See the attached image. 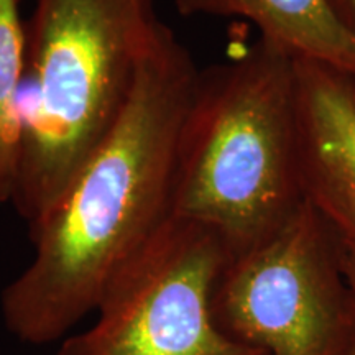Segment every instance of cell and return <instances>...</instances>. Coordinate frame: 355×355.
<instances>
[{"label": "cell", "instance_id": "8992f818", "mask_svg": "<svg viewBox=\"0 0 355 355\" xmlns=\"http://www.w3.org/2000/svg\"><path fill=\"white\" fill-rule=\"evenodd\" d=\"M295 64L304 201L355 261V79L316 61Z\"/></svg>", "mask_w": 355, "mask_h": 355}, {"label": "cell", "instance_id": "52a82bcc", "mask_svg": "<svg viewBox=\"0 0 355 355\" xmlns=\"http://www.w3.org/2000/svg\"><path fill=\"white\" fill-rule=\"evenodd\" d=\"M184 17H241L260 38L301 60L316 61L355 79V35L327 0H175Z\"/></svg>", "mask_w": 355, "mask_h": 355}, {"label": "cell", "instance_id": "3957f363", "mask_svg": "<svg viewBox=\"0 0 355 355\" xmlns=\"http://www.w3.org/2000/svg\"><path fill=\"white\" fill-rule=\"evenodd\" d=\"M162 26L152 0H37L13 199L26 224L51 209L119 122Z\"/></svg>", "mask_w": 355, "mask_h": 355}, {"label": "cell", "instance_id": "277c9868", "mask_svg": "<svg viewBox=\"0 0 355 355\" xmlns=\"http://www.w3.org/2000/svg\"><path fill=\"white\" fill-rule=\"evenodd\" d=\"M212 306L230 339L263 355H350L355 347V290L339 243L308 201L229 259Z\"/></svg>", "mask_w": 355, "mask_h": 355}, {"label": "cell", "instance_id": "9c48e42d", "mask_svg": "<svg viewBox=\"0 0 355 355\" xmlns=\"http://www.w3.org/2000/svg\"><path fill=\"white\" fill-rule=\"evenodd\" d=\"M327 2L340 24L355 35V0H327Z\"/></svg>", "mask_w": 355, "mask_h": 355}, {"label": "cell", "instance_id": "ba28073f", "mask_svg": "<svg viewBox=\"0 0 355 355\" xmlns=\"http://www.w3.org/2000/svg\"><path fill=\"white\" fill-rule=\"evenodd\" d=\"M25 63L26 26L19 0H0V202H13L20 183Z\"/></svg>", "mask_w": 355, "mask_h": 355}, {"label": "cell", "instance_id": "6da1fadb", "mask_svg": "<svg viewBox=\"0 0 355 355\" xmlns=\"http://www.w3.org/2000/svg\"><path fill=\"white\" fill-rule=\"evenodd\" d=\"M199 73L163 25L119 122L28 225L33 259L0 298L3 324L20 343H56L94 313L171 217L178 144Z\"/></svg>", "mask_w": 355, "mask_h": 355}, {"label": "cell", "instance_id": "7a4b0ae2", "mask_svg": "<svg viewBox=\"0 0 355 355\" xmlns=\"http://www.w3.org/2000/svg\"><path fill=\"white\" fill-rule=\"evenodd\" d=\"M303 202L295 56L260 38L199 73L178 144L171 216L209 229L232 259Z\"/></svg>", "mask_w": 355, "mask_h": 355}, {"label": "cell", "instance_id": "30bf717a", "mask_svg": "<svg viewBox=\"0 0 355 355\" xmlns=\"http://www.w3.org/2000/svg\"><path fill=\"white\" fill-rule=\"evenodd\" d=\"M340 252H343V250H340ZM343 261H344V270H345V275H347V278H349L350 285H352V288L355 290V261H354V260H350V259H347V257H345L344 254H343ZM350 355H355V347H354L352 352H350Z\"/></svg>", "mask_w": 355, "mask_h": 355}, {"label": "cell", "instance_id": "5b68a950", "mask_svg": "<svg viewBox=\"0 0 355 355\" xmlns=\"http://www.w3.org/2000/svg\"><path fill=\"white\" fill-rule=\"evenodd\" d=\"M229 259L209 229L171 216L114 279L94 324L66 337L58 355H263L216 321L212 301Z\"/></svg>", "mask_w": 355, "mask_h": 355}]
</instances>
